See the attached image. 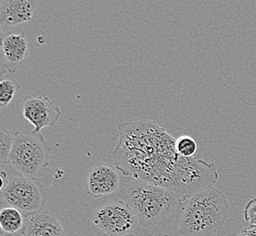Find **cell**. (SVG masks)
Segmentation results:
<instances>
[{"label":"cell","instance_id":"6da1fadb","mask_svg":"<svg viewBox=\"0 0 256 236\" xmlns=\"http://www.w3.org/2000/svg\"><path fill=\"white\" fill-rule=\"evenodd\" d=\"M118 144L113 158L124 176L171 190L181 156L174 138L154 121L119 124Z\"/></svg>","mask_w":256,"mask_h":236},{"label":"cell","instance_id":"7a4b0ae2","mask_svg":"<svg viewBox=\"0 0 256 236\" xmlns=\"http://www.w3.org/2000/svg\"><path fill=\"white\" fill-rule=\"evenodd\" d=\"M118 196L144 227L164 226L180 219L184 202L164 187L124 176Z\"/></svg>","mask_w":256,"mask_h":236},{"label":"cell","instance_id":"3957f363","mask_svg":"<svg viewBox=\"0 0 256 236\" xmlns=\"http://www.w3.org/2000/svg\"><path fill=\"white\" fill-rule=\"evenodd\" d=\"M228 211L226 196L216 187L198 192L184 202L179 219V234L212 236L224 226Z\"/></svg>","mask_w":256,"mask_h":236},{"label":"cell","instance_id":"277c9868","mask_svg":"<svg viewBox=\"0 0 256 236\" xmlns=\"http://www.w3.org/2000/svg\"><path fill=\"white\" fill-rule=\"evenodd\" d=\"M1 169L0 202L2 206L16 208L25 218L44 211L48 196L38 177L26 176L10 164Z\"/></svg>","mask_w":256,"mask_h":236},{"label":"cell","instance_id":"5b68a950","mask_svg":"<svg viewBox=\"0 0 256 236\" xmlns=\"http://www.w3.org/2000/svg\"><path fill=\"white\" fill-rule=\"evenodd\" d=\"M8 164L26 176L38 177L48 166L51 148L41 134L16 132Z\"/></svg>","mask_w":256,"mask_h":236},{"label":"cell","instance_id":"8992f818","mask_svg":"<svg viewBox=\"0 0 256 236\" xmlns=\"http://www.w3.org/2000/svg\"><path fill=\"white\" fill-rule=\"evenodd\" d=\"M219 178L216 166L201 159L181 158L174 178L171 191L182 202L216 184Z\"/></svg>","mask_w":256,"mask_h":236},{"label":"cell","instance_id":"52a82bcc","mask_svg":"<svg viewBox=\"0 0 256 236\" xmlns=\"http://www.w3.org/2000/svg\"><path fill=\"white\" fill-rule=\"evenodd\" d=\"M92 221L109 236H131L140 224L138 217L121 201L108 202L94 209Z\"/></svg>","mask_w":256,"mask_h":236},{"label":"cell","instance_id":"ba28073f","mask_svg":"<svg viewBox=\"0 0 256 236\" xmlns=\"http://www.w3.org/2000/svg\"><path fill=\"white\" fill-rule=\"evenodd\" d=\"M23 116L34 126V133L40 134L44 128L54 126L61 116V110L48 96L31 94L22 104Z\"/></svg>","mask_w":256,"mask_h":236},{"label":"cell","instance_id":"9c48e42d","mask_svg":"<svg viewBox=\"0 0 256 236\" xmlns=\"http://www.w3.org/2000/svg\"><path fill=\"white\" fill-rule=\"evenodd\" d=\"M1 73H15L28 51L26 33L8 32L1 34Z\"/></svg>","mask_w":256,"mask_h":236},{"label":"cell","instance_id":"30bf717a","mask_svg":"<svg viewBox=\"0 0 256 236\" xmlns=\"http://www.w3.org/2000/svg\"><path fill=\"white\" fill-rule=\"evenodd\" d=\"M122 178L118 172L108 164L94 166L88 177L86 192L89 196L100 198L118 192Z\"/></svg>","mask_w":256,"mask_h":236},{"label":"cell","instance_id":"8fae6325","mask_svg":"<svg viewBox=\"0 0 256 236\" xmlns=\"http://www.w3.org/2000/svg\"><path fill=\"white\" fill-rule=\"evenodd\" d=\"M36 6L34 0H0V24L18 26L30 22Z\"/></svg>","mask_w":256,"mask_h":236},{"label":"cell","instance_id":"7c38bea8","mask_svg":"<svg viewBox=\"0 0 256 236\" xmlns=\"http://www.w3.org/2000/svg\"><path fill=\"white\" fill-rule=\"evenodd\" d=\"M21 234L22 236H66V231L54 214L50 212L43 211L26 218Z\"/></svg>","mask_w":256,"mask_h":236},{"label":"cell","instance_id":"4fadbf2b","mask_svg":"<svg viewBox=\"0 0 256 236\" xmlns=\"http://www.w3.org/2000/svg\"><path fill=\"white\" fill-rule=\"evenodd\" d=\"M25 216L14 207L6 206L0 211V226L3 232L13 234L21 231L25 224Z\"/></svg>","mask_w":256,"mask_h":236},{"label":"cell","instance_id":"5bb4252c","mask_svg":"<svg viewBox=\"0 0 256 236\" xmlns=\"http://www.w3.org/2000/svg\"><path fill=\"white\" fill-rule=\"evenodd\" d=\"M20 84L15 79L8 76V74L1 76L0 81V104L2 108H6L10 104L15 96L16 93L20 90Z\"/></svg>","mask_w":256,"mask_h":236},{"label":"cell","instance_id":"9a60e30c","mask_svg":"<svg viewBox=\"0 0 256 236\" xmlns=\"http://www.w3.org/2000/svg\"><path fill=\"white\" fill-rule=\"evenodd\" d=\"M14 136L2 126L0 128V162L1 168H5L8 164L10 154L13 148Z\"/></svg>","mask_w":256,"mask_h":236},{"label":"cell","instance_id":"2e32d148","mask_svg":"<svg viewBox=\"0 0 256 236\" xmlns=\"http://www.w3.org/2000/svg\"><path fill=\"white\" fill-rule=\"evenodd\" d=\"M176 148L178 154L184 158H192L196 152L197 144L189 136H182L176 141Z\"/></svg>","mask_w":256,"mask_h":236},{"label":"cell","instance_id":"e0dca14e","mask_svg":"<svg viewBox=\"0 0 256 236\" xmlns=\"http://www.w3.org/2000/svg\"><path fill=\"white\" fill-rule=\"evenodd\" d=\"M244 217L251 226H256V198L247 202L244 211Z\"/></svg>","mask_w":256,"mask_h":236},{"label":"cell","instance_id":"ac0fdd59","mask_svg":"<svg viewBox=\"0 0 256 236\" xmlns=\"http://www.w3.org/2000/svg\"><path fill=\"white\" fill-rule=\"evenodd\" d=\"M237 236H256V226H250L242 229Z\"/></svg>","mask_w":256,"mask_h":236}]
</instances>
